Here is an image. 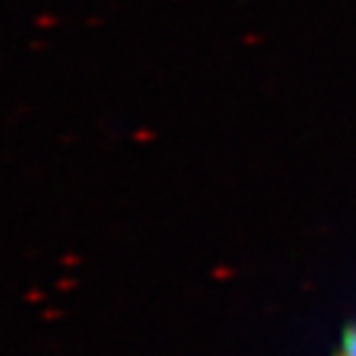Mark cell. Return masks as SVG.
Wrapping results in <instances>:
<instances>
[{
    "mask_svg": "<svg viewBox=\"0 0 356 356\" xmlns=\"http://www.w3.org/2000/svg\"><path fill=\"white\" fill-rule=\"evenodd\" d=\"M334 356H356V322L346 324V327L341 329L339 346H337Z\"/></svg>",
    "mask_w": 356,
    "mask_h": 356,
    "instance_id": "cell-1",
    "label": "cell"
}]
</instances>
